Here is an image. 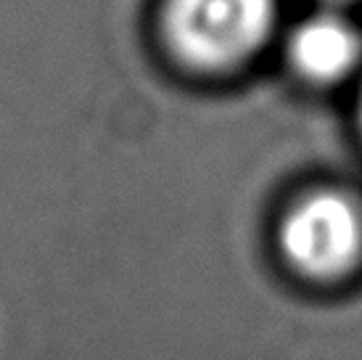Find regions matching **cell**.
I'll return each mask as SVG.
<instances>
[{
	"instance_id": "cell-3",
	"label": "cell",
	"mask_w": 362,
	"mask_h": 360,
	"mask_svg": "<svg viewBox=\"0 0 362 360\" xmlns=\"http://www.w3.org/2000/svg\"><path fill=\"white\" fill-rule=\"evenodd\" d=\"M360 35L339 16H312L293 30L288 40L291 67L310 82H336L346 77L360 59Z\"/></svg>"
},
{
	"instance_id": "cell-2",
	"label": "cell",
	"mask_w": 362,
	"mask_h": 360,
	"mask_svg": "<svg viewBox=\"0 0 362 360\" xmlns=\"http://www.w3.org/2000/svg\"><path fill=\"white\" fill-rule=\"evenodd\" d=\"M275 21V0H167L164 38L193 69L225 72L252 59Z\"/></svg>"
},
{
	"instance_id": "cell-4",
	"label": "cell",
	"mask_w": 362,
	"mask_h": 360,
	"mask_svg": "<svg viewBox=\"0 0 362 360\" xmlns=\"http://www.w3.org/2000/svg\"><path fill=\"white\" fill-rule=\"evenodd\" d=\"M360 125H362V103H360Z\"/></svg>"
},
{
	"instance_id": "cell-1",
	"label": "cell",
	"mask_w": 362,
	"mask_h": 360,
	"mask_svg": "<svg viewBox=\"0 0 362 360\" xmlns=\"http://www.w3.org/2000/svg\"><path fill=\"white\" fill-rule=\"evenodd\" d=\"M283 265L307 283L331 286L362 265V210L341 191H312L278 225Z\"/></svg>"
}]
</instances>
